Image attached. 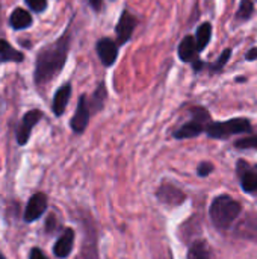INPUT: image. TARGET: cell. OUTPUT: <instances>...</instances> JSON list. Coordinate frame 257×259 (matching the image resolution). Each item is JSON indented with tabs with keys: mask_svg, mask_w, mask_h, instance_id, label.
<instances>
[{
	"mask_svg": "<svg viewBox=\"0 0 257 259\" xmlns=\"http://www.w3.org/2000/svg\"><path fill=\"white\" fill-rule=\"evenodd\" d=\"M70 44H71V33L67 29L55 42L50 46L44 47L35 62V83L38 87L50 83L65 67L67 56L70 52Z\"/></svg>",
	"mask_w": 257,
	"mask_h": 259,
	"instance_id": "1",
	"label": "cell"
},
{
	"mask_svg": "<svg viewBox=\"0 0 257 259\" xmlns=\"http://www.w3.org/2000/svg\"><path fill=\"white\" fill-rule=\"evenodd\" d=\"M241 211H242V206L239 202H236L227 194H223V196L215 197L214 202L211 203L209 215L215 228L227 229L239 217Z\"/></svg>",
	"mask_w": 257,
	"mask_h": 259,
	"instance_id": "2",
	"label": "cell"
},
{
	"mask_svg": "<svg viewBox=\"0 0 257 259\" xmlns=\"http://www.w3.org/2000/svg\"><path fill=\"white\" fill-rule=\"evenodd\" d=\"M251 123L248 118L244 117H238V118H232L227 121H212L208 129L206 134L208 137L214 138V140H227L232 135H238V134H248L251 132Z\"/></svg>",
	"mask_w": 257,
	"mask_h": 259,
	"instance_id": "3",
	"label": "cell"
},
{
	"mask_svg": "<svg viewBox=\"0 0 257 259\" xmlns=\"http://www.w3.org/2000/svg\"><path fill=\"white\" fill-rule=\"evenodd\" d=\"M191 120L186 121L183 126H180L177 131H174V138L177 140H188V138H194L198 137L200 134L206 132L208 126L212 123L211 120V114L208 109L201 108V106H195L191 109Z\"/></svg>",
	"mask_w": 257,
	"mask_h": 259,
	"instance_id": "4",
	"label": "cell"
},
{
	"mask_svg": "<svg viewBox=\"0 0 257 259\" xmlns=\"http://www.w3.org/2000/svg\"><path fill=\"white\" fill-rule=\"evenodd\" d=\"M89 117H91V109H89V102L86 99V96H80L79 97V102H77V108H76V112L70 121V126L71 129L76 132V134H82L88 123H89Z\"/></svg>",
	"mask_w": 257,
	"mask_h": 259,
	"instance_id": "5",
	"label": "cell"
},
{
	"mask_svg": "<svg viewBox=\"0 0 257 259\" xmlns=\"http://www.w3.org/2000/svg\"><path fill=\"white\" fill-rule=\"evenodd\" d=\"M41 118H42V112H41L39 109H32V111H29V112L24 114L21 123H20L18 127H17V143H18L20 146L27 144L32 129L35 127V124H36Z\"/></svg>",
	"mask_w": 257,
	"mask_h": 259,
	"instance_id": "6",
	"label": "cell"
},
{
	"mask_svg": "<svg viewBox=\"0 0 257 259\" xmlns=\"http://www.w3.org/2000/svg\"><path fill=\"white\" fill-rule=\"evenodd\" d=\"M118 42L112 38H100L95 44L97 55L105 67H112L118 58Z\"/></svg>",
	"mask_w": 257,
	"mask_h": 259,
	"instance_id": "7",
	"label": "cell"
},
{
	"mask_svg": "<svg viewBox=\"0 0 257 259\" xmlns=\"http://www.w3.org/2000/svg\"><path fill=\"white\" fill-rule=\"evenodd\" d=\"M238 175L241 179V188L245 193H254L257 190V165H250L248 161H238Z\"/></svg>",
	"mask_w": 257,
	"mask_h": 259,
	"instance_id": "8",
	"label": "cell"
},
{
	"mask_svg": "<svg viewBox=\"0 0 257 259\" xmlns=\"http://www.w3.org/2000/svg\"><path fill=\"white\" fill-rule=\"evenodd\" d=\"M136 24H138V20L129 11H123V14L118 18V23L115 26L117 42L118 44H126L127 41H130Z\"/></svg>",
	"mask_w": 257,
	"mask_h": 259,
	"instance_id": "9",
	"label": "cell"
},
{
	"mask_svg": "<svg viewBox=\"0 0 257 259\" xmlns=\"http://www.w3.org/2000/svg\"><path fill=\"white\" fill-rule=\"evenodd\" d=\"M45 209H47V196L44 193H35L27 202L24 211V222L26 223L36 222L38 219H41Z\"/></svg>",
	"mask_w": 257,
	"mask_h": 259,
	"instance_id": "10",
	"label": "cell"
},
{
	"mask_svg": "<svg viewBox=\"0 0 257 259\" xmlns=\"http://www.w3.org/2000/svg\"><path fill=\"white\" fill-rule=\"evenodd\" d=\"M74 246V231L67 228L62 235L59 237V240L55 243L53 246V255L59 259H65L70 256L71 250Z\"/></svg>",
	"mask_w": 257,
	"mask_h": 259,
	"instance_id": "11",
	"label": "cell"
},
{
	"mask_svg": "<svg viewBox=\"0 0 257 259\" xmlns=\"http://www.w3.org/2000/svg\"><path fill=\"white\" fill-rule=\"evenodd\" d=\"M158 199L165 203V205H171V206H177L180 203L185 202V193L180 191L177 187L174 185H168V184H164L159 187L158 190Z\"/></svg>",
	"mask_w": 257,
	"mask_h": 259,
	"instance_id": "12",
	"label": "cell"
},
{
	"mask_svg": "<svg viewBox=\"0 0 257 259\" xmlns=\"http://www.w3.org/2000/svg\"><path fill=\"white\" fill-rule=\"evenodd\" d=\"M197 44H195V36L194 35H186L180 39L179 47H177V55L182 62H192L197 58Z\"/></svg>",
	"mask_w": 257,
	"mask_h": 259,
	"instance_id": "13",
	"label": "cell"
},
{
	"mask_svg": "<svg viewBox=\"0 0 257 259\" xmlns=\"http://www.w3.org/2000/svg\"><path fill=\"white\" fill-rule=\"evenodd\" d=\"M70 97H71V83H64L53 96V103H52V109H53V114L56 117H61L65 109H67V105L70 102Z\"/></svg>",
	"mask_w": 257,
	"mask_h": 259,
	"instance_id": "14",
	"label": "cell"
},
{
	"mask_svg": "<svg viewBox=\"0 0 257 259\" xmlns=\"http://www.w3.org/2000/svg\"><path fill=\"white\" fill-rule=\"evenodd\" d=\"M9 23L17 30L27 29L32 24V15L27 11H24L23 8H17V9L12 11V14L9 17Z\"/></svg>",
	"mask_w": 257,
	"mask_h": 259,
	"instance_id": "15",
	"label": "cell"
},
{
	"mask_svg": "<svg viewBox=\"0 0 257 259\" xmlns=\"http://www.w3.org/2000/svg\"><path fill=\"white\" fill-rule=\"evenodd\" d=\"M212 32H214V27H212L211 23H201L197 27V32H195V44H197L198 53H201L208 47V44L211 42Z\"/></svg>",
	"mask_w": 257,
	"mask_h": 259,
	"instance_id": "16",
	"label": "cell"
},
{
	"mask_svg": "<svg viewBox=\"0 0 257 259\" xmlns=\"http://www.w3.org/2000/svg\"><path fill=\"white\" fill-rule=\"evenodd\" d=\"M236 234L242 238L257 240V215H248L236 229Z\"/></svg>",
	"mask_w": 257,
	"mask_h": 259,
	"instance_id": "17",
	"label": "cell"
},
{
	"mask_svg": "<svg viewBox=\"0 0 257 259\" xmlns=\"http://www.w3.org/2000/svg\"><path fill=\"white\" fill-rule=\"evenodd\" d=\"M0 61H8V62H23L24 56L21 52L15 50L8 41L0 39Z\"/></svg>",
	"mask_w": 257,
	"mask_h": 259,
	"instance_id": "18",
	"label": "cell"
},
{
	"mask_svg": "<svg viewBox=\"0 0 257 259\" xmlns=\"http://www.w3.org/2000/svg\"><path fill=\"white\" fill-rule=\"evenodd\" d=\"M106 97H108L106 85H105V82H100L98 87L95 88V91H94L91 100H89V109H91V112H98V111H101L103 106H105Z\"/></svg>",
	"mask_w": 257,
	"mask_h": 259,
	"instance_id": "19",
	"label": "cell"
},
{
	"mask_svg": "<svg viewBox=\"0 0 257 259\" xmlns=\"http://www.w3.org/2000/svg\"><path fill=\"white\" fill-rule=\"evenodd\" d=\"M232 59V49H224L221 52V55L218 56V59L214 64H208V68L211 71V74H217L221 73L224 70V67L229 64V61Z\"/></svg>",
	"mask_w": 257,
	"mask_h": 259,
	"instance_id": "20",
	"label": "cell"
},
{
	"mask_svg": "<svg viewBox=\"0 0 257 259\" xmlns=\"http://www.w3.org/2000/svg\"><path fill=\"white\" fill-rule=\"evenodd\" d=\"M188 259H211L209 247L204 241H195L188 252Z\"/></svg>",
	"mask_w": 257,
	"mask_h": 259,
	"instance_id": "21",
	"label": "cell"
},
{
	"mask_svg": "<svg viewBox=\"0 0 257 259\" xmlns=\"http://www.w3.org/2000/svg\"><path fill=\"white\" fill-rule=\"evenodd\" d=\"M254 14V3L253 0H241L239 8L236 11V18L241 21H247L253 17Z\"/></svg>",
	"mask_w": 257,
	"mask_h": 259,
	"instance_id": "22",
	"label": "cell"
},
{
	"mask_svg": "<svg viewBox=\"0 0 257 259\" xmlns=\"http://www.w3.org/2000/svg\"><path fill=\"white\" fill-rule=\"evenodd\" d=\"M236 149H257V135H250L247 138H241L235 143Z\"/></svg>",
	"mask_w": 257,
	"mask_h": 259,
	"instance_id": "23",
	"label": "cell"
},
{
	"mask_svg": "<svg viewBox=\"0 0 257 259\" xmlns=\"http://www.w3.org/2000/svg\"><path fill=\"white\" fill-rule=\"evenodd\" d=\"M212 171H214V165H212V162H208V161L200 162L198 167H197V175H198L200 178H206V176H209Z\"/></svg>",
	"mask_w": 257,
	"mask_h": 259,
	"instance_id": "24",
	"label": "cell"
},
{
	"mask_svg": "<svg viewBox=\"0 0 257 259\" xmlns=\"http://www.w3.org/2000/svg\"><path fill=\"white\" fill-rule=\"evenodd\" d=\"M24 2L35 12H42L47 8V0H24Z\"/></svg>",
	"mask_w": 257,
	"mask_h": 259,
	"instance_id": "25",
	"label": "cell"
},
{
	"mask_svg": "<svg viewBox=\"0 0 257 259\" xmlns=\"http://www.w3.org/2000/svg\"><path fill=\"white\" fill-rule=\"evenodd\" d=\"M56 228H58L56 219H55V215H50V217L47 219V222H45V232H47V234H52L53 231H56Z\"/></svg>",
	"mask_w": 257,
	"mask_h": 259,
	"instance_id": "26",
	"label": "cell"
},
{
	"mask_svg": "<svg viewBox=\"0 0 257 259\" xmlns=\"http://www.w3.org/2000/svg\"><path fill=\"white\" fill-rule=\"evenodd\" d=\"M191 65H192V68H194V71H195V73H200L204 67H208V64H206L204 61L198 59V58H195V59L191 62Z\"/></svg>",
	"mask_w": 257,
	"mask_h": 259,
	"instance_id": "27",
	"label": "cell"
},
{
	"mask_svg": "<svg viewBox=\"0 0 257 259\" xmlns=\"http://www.w3.org/2000/svg\"><path fill=\"white\" fill-rule=\"evenodd\" d=\"M29 259H47V256L38 247H33L29 253Z\"/></svg>",
	"mask_w": 257,
	"mask_h": 259,
	"instance_id": "28",
	"label": "cell"
},
{
	"mask_svg": "<svg viewBox=\"0 0 257 259\" xmlns=\"http://www.w3.org/2000/svg\"><path fill=\"white\" fill-rule=\"evenodd\" d=\"M89 6L95 11V12H100L101 8H103V0H88Z\"/></svg>",
	"mask_w": 257,
	"mask_h": 259,
	"instance_id": "29",
	"label": "cell"
},
{
	"mask_svg": "<svg viewBox=\"0 0 257 259\" xmlns=\"http://www.w3.org/2000/svg\"><path fill=\"white\" fill-rule=\"evenodd\" d=\"M245 59L247 61H256L257 59V47H251L247 53H245Z\"/></svg>",
	"mask_w": 257,
	"mask_h": 259,
	"instance_id": "30",
	"label": "cell"
},
{
	"mask_svg": "<svg viewBox=\"0 0 257 259\" xmlns=\"http://www.w3.org/2000/svg\"><path fill=\"white\" fill-rule=\"evenodd\" d=\"M0 259H5V256H3V255H2V253H0Z\"/></svg>",
	"mask_w": 257,
	"mask_h": 259,
	"instance_id": "31",
	"label": "cell"
}]
</instances>
